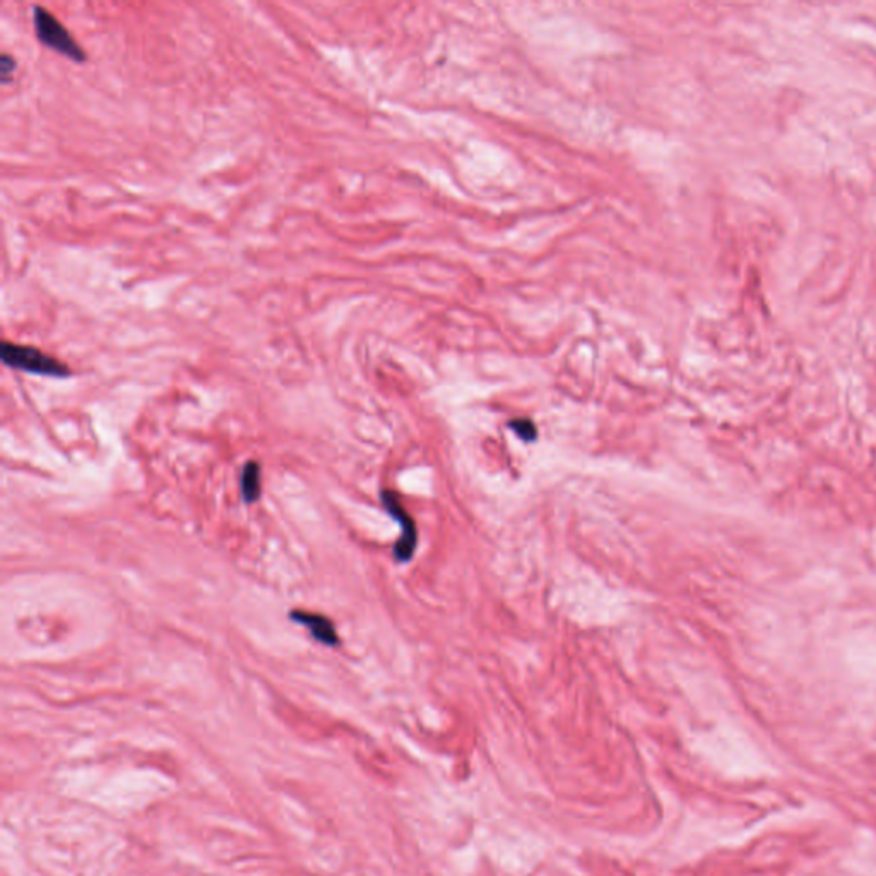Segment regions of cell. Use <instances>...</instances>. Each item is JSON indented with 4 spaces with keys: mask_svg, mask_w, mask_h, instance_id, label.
<instances>
[{
    "mask_svg": "<svg viewBox=\"0 0 876 876\" xmlns=\"http://www.w3.org/2000/svg\"><path fill=\"white\" fill-rule=\"evenodd\" d=\"M0 356L5 366L19 372L52 378H68L70 375L68 364L35 346H23L11 341H4Z\"/></svg>",
    "mask_w": 876,
    "mask_h": 876,
    "instance_id": "1",
    "label": "cell"
},
{
    "mask_svg": "<svg viewBox=\"0 0 876 876\" xmlns=\"http://www.w3.org/2000/svg\"><path fill=\"white\" fill-rule=\"evenodd\" d=\"M33 26H35L37 38L47 48L55 50L74 62L86 60L84 48L72 37V33L68 31V27L64 26L48 9L41 5L33 7Z\"/></svg>",
    "mask_w": 876,
    "mask_h": 876,
    "instance_id": "2",
    "label": "cell"
},
{
    "mask_svg": "<svg viewBox=\"0 0 876 876\" xmlns=\"http://www.w3.org/2000/svg\"><path fill=\"white\" fill-rule=\"evenodd\" d=\"M382 501H384V505H385L389 513H392V517H396L399 521V524L403 526V534L394 546V556H396L397 562H409L413 558V553L417 550V541H418L417 526H415L413 519L406 512L399 499L392 491H384Z\"/></svg>",
    "mask_w": 876,
    "mask_h": 876,
    "instance_id": "3",
    "label": "cell"
},
{
    "mask_svg": "<svg viewBox=\"0 0 876 876\" xmlns=\"http://www.w3.org/2000/svg\"><path fill=\"white\" fill-rule=\"evenodd\" d=\"M290 618L297 621L300 625H303L317 642L324 644L327 648H337L341 644L334 623L324 615L311 613V611H305V609H293L290 613Z\"/></svg>",
    "mask_w": 876,
    "mask_h": 876,
    "instance_id": "4",
    "label": "cell"
},
{
    "mask_svg": "<svg viewBox=\"0 0 876 876\" xmlns=\"http://www.w3.org/2000/svg\"><path fill=\"white\" fill-rule=\"evenodd\" d=\"M262 476H260V466L256 460H250L243 466L242 478H240V490L242 497L247 503H256L257 500L262 495Z\"/></svg>",
    "mask_w": 876,
    "mask_h": 876,
    "instance_id": "5",
    "label": "cell"
},
{
    "mask_svg": "<svg viewBox=\"0 0 876 876\" xmlns=\"http://www.w3.org/2000/svg\"><path fill=\"white\" fill-rule=\"evenodd\" d=\"M511 428H512L513 432L517 433L524 442H533V440H536V437H538L536 427H534V423H533L531 419H513L512 423H511Z\"/></svg>",
    "mask_w": 876,
    "mask_h": 876,
    "instance_id": "6",
    "label": "cell"
},
{
    "mask_svg": "<svg viewBox=\"0 0 876 876\" xmlns=\"http://www.w3.org/2000/svg\"><path fill=\"white\" fill-rule=\"evenodd\" d=\"M16 58L11 54H2L0 57V79L4 84H9L16 72Z\"/></svg>",
    "mask_w": 876,
    "mask_h": 876,
    "instance_id": "7",
    "label": "cell"
}]
</instances>
